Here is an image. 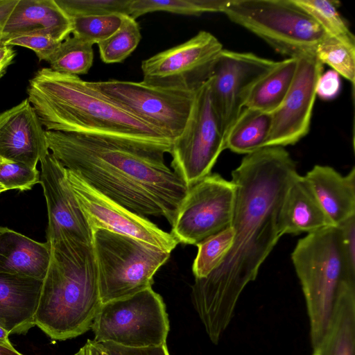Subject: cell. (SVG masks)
Wrapping results in <instances>:
<instances>
[{
    "label": "cell",
    "instance_id": "6da1fadb",
    "mask_svg": "<svg viewBox=\"0 0 355 355\" xmlns=\"http://www.w3.org/2000/svg\"><path fill=\"white\" fill-rule=\"evenodd\" d=\"M282 146H266L245 155L232 173L236 201L231 224L233 244L220 265L195 278L191 302L211 341L218 344L245 287L284 234L281 210L297 175Z\"/></svg>",
    "mask_w": 355,
    "mask_h": 355
},
{
    "label": "cell",
    "instance_id": "7a4b0ae2",
    "mask_svg": "<svg viewBox=\"0 0 355 355\" xmlns=\"http://www.w3.org/2000/svg\"><path fill=\"white\" fill-rule=\"evenodd\" d=\"M49 152L88 185L140 216L171 225L189 187L164 159V147L110 136L45 130Z\"/></svg>",
    "mask_w": 355,
    "mask_h": 355
},
{
    "label": "cell",
    "instance_id": "3957f363",
    "mask_svg": "<svg viewBox=\"0 0 355 355\" xmlns=\"http://www.w3.org/2000/svg\"><path fill=\"white\" fill-rule=\"evenodd\" d=\"M27 93L45 130L110 136L171 151V140L78 76L42 68L29 80Z\"/></svg>",
    "mask_w": 355,
    "mask_h": 355
},
{
    "label": "cell",
    "instance_id": "277c9868",
    "mask_svg": "<svg viewBox=\"0 0 355 355\" xmlns=\"http://www.w3.org/2000/svg\"><path fill=\"white\" fill-rule=\"evenodd\" d=\"M49 243L34 320L51 339L61 341L90 330L102 302L92 244L70 239Z\"/></svg>",
    "mask_w": 355,
    "mask_h": 355
},
{
    "label": "cell",
    "instance_id": "5b68a950",
    "mask_svg": "<svg viewBox=\"0 0 355 355\" xmlns=\"http://www.w3.org/2000/svg\"><path fill=\"white\" fill-rule=\"evenodd\" d=\"M291 259L304 296L313 348L325 334L341 284L347 279H355V275L347 267L336 226L300 239Z\"/></svg>",
    "mask_w": 355,
    "mask_h": 355
},
{
    "label": "cell",
    "instance_id": "8992f818",
    "mask_svg": "<svg viewBox=\"0 0 355 355\" xmlns=\"http://www.w3.org/2000/svg\"><path fill=\"white\" fill-rule=\"evenodd\" d=\"M100 297L103 303L152 287L156 272L171 253L105 230L92 232Z\"/></svg>",
    "mask_w": 355,
    "mask_h": 355
},
{
    "label": "cell",
    "instance_id": "52a82bcc",
    "mask_svg": "<svg viewBox=\"0 0 355 355\" xmlns=\"http://www.w3.org/2000/svg\"><path fill=\"white\" fill-rule=\"evenodd\" d=\"M223 13L288 58L315 53L327 36L293 0H232Z\"/></svg>",
    "mask_w": 355,
    "mask_h": 355
},
{
    "label": "cell",
    "instance_id": "ba28073f",
    "mask_svg": "<svg viewBox=\"0 0 355 355\" xmlns=\"http://www.w3.org/2000/svg\"><path fill=\"white\" fill-rule=\"evenodd\" d=\"M97 343L142 348L166 344L169 320L162 297L152 287L103 303L91 329Z\"/></svg>",
    "mask_w": 355,
    "mask_h": 355
},
{
    "label": "cell",
    "instance_id": "9c48e42d",
    "mask_svg": "<svg viewBox=\"0 0 355 355\" xmlns=\"http://www.w3.org/2000/svg\"><path fill=\"white\" fill-rule=\"evenodd\" d=\"M112 101L173 141L184 130L197 90L153 85L144 81L91 82Z\"/></svg>",
    "mask_w": 355,
    "mask_h": 355
},
{
    "label": "cell",
    "instance_id": "30bf717a",
    "mask_svg": "<svg viewBox=\"0 0 355 355\" xmlns=\"http://www.w3.org/2000/svg\"><path fill=\"white\" fill-rule=\"evenodd\" d=\"M225 149V135L212 105L209 79L198 89L187 125L173 141L171 167L190 187L211 173Z\"/></svg>",
    "mask_w": 355,
    "mask_h": 355
},
{
    "label": "cell",
    "instance_id": "8fae6325",
    "mask_svg": "<svg viewBox=\"0 0 355 355\" xmlns=\"http://www.w3.org/2000/svg\"><path fill=\"white\" fill-rule=\"evenodd\" d=\"M236 191L232 180L210 173L189 187L171 225V233L179 243L197 245L230 227Z\"/></svg>",
    "mask_w": 355,
    "mask_h": 355
},
{
    "label": "cell",
    "instance_id": "7c38bea8",
    "mask_svg": "<svg viewBox=\"0 0 355 355\" xmlns=\"http://www.w3.org/2000/svg\"><path fill=\"white\" fill-rule=\"evenodd\" d=\"M223 45L200 31L189 40L142 61L144 82L156 86L197 90L207 81Z\"/></svg>",
    "mask_w": 355,
    "mask_h": 355
},
{
    "label": "cell",
    "instance_id": "4fadbf2b",
    "mask_svg": "<svg viewBox=\"0 0 355 355\" xmlns=\"http://www.w3.org/2000/svg\"><path fill=\"white\" fill-rule=\"evenodd\" d=\"M67 182L92 232L105 230L171 253L179 243L150 220L100 193L72 171L65 168Z\"/></svg>",
    "mask_w": 355,
    "mask_h": 355
},
{
    "label": "cell",
    "instance_id": "5bb4252c",
    "mask_svg": "<svg viewBox=\"0 0 355 355\" xmlns=\"http://www.w3.org/2000/svg\"><path fill=\"white\" fill-rule=\"evenodd\" d=\"M277 62L252 53L223 49L209 78L212 105L225 135L244 108L254 83Z\"/></svg>",
    "mask_w": 355,
    "mask_h": 355
},
{
    "label": "cell",
    "instance_id": "9a60e30c",
    "mask_svg": "<svg viewBox=\"0 0 355 355\" xmlns=\"http://www.w3.org/2000/svg\"><path fill=\"white\" fill-rule=\"evenodd\" d=\"M297 59V67L290 89L281 105L272 112L270 130L266 146L293 145L310 129L316 97V85L323 73V64L315 53Z\"/></svg>",
    "mask_w": 355,
    "mask_h": 355
},
{
    "label": "cell",
    "instance_id": "2e32d148",
    "mask_svg": "<svg viewBox=\"0 0 355 355\" xmlns=\"http://www.w3.org/2000/svg\"><path fill=\"white\" fill-rule=\"evenodd\" d=\"M40 180L46 198V241L70 239L92 244L91 230L65 175V168L49 152L40 160Z\"/></svg>",
    "mask_w": 355,
    "mask_h": 355
},
{
    "label": "cell",
    "instance_id": "e0dca14e",
    "mask_svg": "<svg viewBox=\"0 0 355 355\" xmlns=\"http://www.w3.org/2000/svg\"><path fill=\"white\" fill-rule=\"evenodd\" d=\"M49 152L45 130L26 98L0 113V157L32 168Z\"/></svg>",
    "mask_w": 355,
    "mask_h": 355
},
{
    "label": "cell",
    "instance_id": "ac0fdd59",
    "mask_svg": "<svg viewBox=\"0 0 355 355\" xmlns=\"http://www.w3.org/2000/svg\"><path fill=\"white\" fill-rule=\"evenodd\" d=\"M42 280L0 272V327L9 334H26L35 326Z\"/></svg>",
    "mask_w": 355,
    "mask_h": 355
},
{
    "label": "cell",
    "instance_id": "d6986e66",
    "mask_svg": "<svg viewBox=\"0 0 355 355\" xmlns=\"http://www.w3.org/2000/svg\"><path fill=\"white\" fill-rule=\"evenodd\" d=\"M335 226L355 216V168L343 176L329 166L315 165L304 176Z\"/></svg>",
    "mask_w": 355,
    "mask_h": 355
},
{
    "label": "cell",
    "instance_id": "ffe728a7",
    "mask_svg": "<svg viewBox=\"0 0 355 355\" xmlns=\"http://www.w3.org/2000/svg\"><path fill=\"white\" fill-rule=\"evenodd\" d=\"M72 19L55 0H17L3 26L0 40L33 31H47L60 41L72 33Z\"/></svg>",
    "mask_w": 355,
    "mask_h": 355
},
{
    "label": "cell",
    "instance_id": "44dd1931",
    "mask_svg": "<svg viewBox=\"0 0 355 355\" xmlns=\"http://www.w3.org/2000/svg\"><path fill=\"white\" fill-rule=\"evenodd\" d=\"M51 243L33 240L0 227V272L43 280L49 265Z\"/></svg>",
    "mask_w": 355,
    "mask_h": 355
},
{
    "label": "cell",
    "instance_id": "7402d4cb",
    "mask_svg": "<svg viewBox=\"0 0 355 355\" xmlns=\"http://www.w3.org/2000/svg\"><path fill=\"white\" fill-rule=\"evenodd\" d=\"M355 279L341 284L327 329L312 355H354Z\"/></svg>",
    "mask_w": 355,
    "mask_h": 355
},
{
    "label": "cell",
    "instance_id": "603a6c76",
    "mask_svg": "<svg viewBox=\"0 0 355 355\" xmlns=\"http://www.w3.org/2000/svg\"><path fill=\"white\" fill-rule=\"evenodd\" d=\"M281 221L284 234H309L335 226L322 209L304 177L299 174L285 196Z\"/></svg>",
    "mask_w": 355,
    "mask_h": 355
},
{
    "label": "cell",
    "instance_id": "cb8c5ba5",
    "mask_svg": "<svg viewBox=\"0 0 355 355\" xmlns=\"http://www.w3.org/2000/svg\"><path fill=\"white\" fill-rule=\"evenodd\" d=\"M297 59L288 58L277 62L274 67L251 88L244 107L273 112L284 100L295 73Z\"/></svg>",
    "mask_w": 355,
    "mask_h": 355
},
{
    "label": "cell",
    "instance_id": "d4e9b609",
    "mask_svg": "<svg viewBox=\"0 0 355 355\" xmlns=\"http://www.w3.org/2000/svg\"><path fill=\"white\" fill-rule=\"evenodd\" d=\"M272 123V113L244 107L228 130L225 148L248 155L263 148Z\"/></svg>",
    "mask_w": 355,
    "mask_h": 355
},
{
    "label": "cell",
    "instance_id": "484cf974",
    "mask_svg": "<svg viewBox=\"0 0 355 355\" xmlns=\"http://www.w3.org/2000/svg\"><path fill=\"white\" fill-rule=\"evenodd\" d=\"M93 62V44L75 36L62 41L48 61L53 71L78 76L87 73Z\"/></svg>",
    "mask_w": 355,
    "mask_h": 355
},
{
    "label": "cell",
    "instance_id": "4316f807",
    "mask_svg": "<svg viewBox=\"0 0 355 355\" xmlns=\"http://www.w3.org/2000/svg\"><path fill=\"white\" fill-rule=\"evenodd\" d=\"M228 0H132L129 15L136 19L146 13L164 11L187 15L223 12Z\"/></svg>",
    "mask_w": 355,
    "mask_h": 355
},
{
    "label": "cell",
    "instance_id": "83f0119b",
    "mask_svg": "<svg viewBox=\"0 0 355 355\" xmlns=\"http://www.w3.org/2000/svg\"><path fill=\"white\" fill-rule=\"evenodd\" d=\"M315 55L352 85L355 81V38L327 36L317 46Z\"/></svg>",
    "mask_w": 355,
    "mask_h": 355
},
{
    "label": "cell",
    "instance_id": "f1b7e54d",
    "mask_svg": "<svg viewBox=\"0 0 355 355\" xmlns=\"http://www.w3.org/2000/svg\"><path fill=\"white\" fill-rule=\"evenodd\" d=\"M234 235L230 226L197 245L198 252L192 266L195 278L207 277L220 265L232 248Z\"/></svg>",
    "mask_w": 355,
    "mask_h": 355
},
{
    "label": "cell",
    "instance_id": "f546056e",
    "mask_svg": "<svg viewBox=\"0 0 355 355\" xmlns=\"http://www.w3.org/2000/svg\"><path fill=\"white\" fill-rule=\"evenodd\" d=\"M141 39L139 24L136 19L126 15L121 27L97 44L100 58L107 64L121 62L136 49Z\"/></svg>",
    "mask_w": 355,
    "mask_h": 355
},
{
    "label": "cell",
    "instance_id": "4dcf8cb0",
    "mask_svg": "<svg viewBox=\"0 0 355 355\" xmlns=\"http://www.w3.org/2000/svg\"><path fill=\"white\" fill-rule=\"evenodd\" d=\"M293 1L309 14L328 36L342 38L354 37L337 10L338 2L328 0Z\"/></svg>",
    "mask_w": 355,
    "mask_h": 355
},
{
    "label": "cell",
    "instance_id": "1f68e13d",
    "mask_svg": "<svg viewBox=\"0 0 355 355\" xmlns=\"http://www.w3.org/2000/svg\"><path fill=\"white\" fill-rule=\"evenodd\" d=\"M125 15L113 13L105 15L72 18L73 36L93 45L98 44L113 35L122 25Z\"/></svg>",
    "mask_w": 355,
    "mask_h": 355
},
{
    "label": "cell",
    "instance_id": "d6a6232c",
    "mask_svg": "<svg viewBox=\"0 0 355 355\" xmlns=\"http://www.w3.org/2000/svg\"><path fill=\"white\" fill-rule=\"evenodd\" d=\"M71 19L120 13L129 15L132 0H55Z\"/></svg>",
    "mask_w": 355,
    "mask_h": 355
},
{
    "label": "cell",
    "instance_id": "836d02e7",
    "mask_svg": "<svg viewBox=\"0 0 355 355\" xmlns=\"http://www.w3.org/2000/svg\"><path fill=\"white\" fill-rule=\"evenodd\" d=\"M10 46H20L33 51L40 60L49 61L62 42L47 31H33L10 35L3 40Z\"/></svg>",
    "mask_w": 355,
    "mask_h": 355
},
{
    "label": "cell",
    "instance_id": "e575fe53",
    "mask_svg": "<svg viewBox=\"0 0 355 355\" xmlns=\"http://www.w3.org/2000/svg\"><path fill=\"white\" fill-rule=\"evenodd\" d=\"M40 172L23 164L6 161L0 164V184L6 190H30L40 183Z\"/></svg>",
    "mask_w": 355,
    "mask_h": 355
},
{
    "label": "cell",
    "instance_id": "d590c367",
    "mask_svg": "<svg viewBox=\"0 0 355 355\" xmlns=\"http://www.w3.org/2000/svg\"><path fill=\"white\" fill-rule=\"evenodd\" d=\"M340 232V243L349 271L355 275V216L336 226Z\"/></svg>",
    "mask_w": 355,
    "mask_h": 355
},
{
    "label": "cell",
    "instance_id": "8d00e7d4",
    "mask_svg": "<svg viewBox=\"0 0 355 355\" xmlns=\"http://www.w3.org/2000/svg\"><path fill=\"white\" fill-rule=\"evenodd\" d=\"M107 355H170L166 344L148 347L133 348L113 343H98Z\"/></svg>",
    "mask_w": 355,
    "mask_h": 355
},
{
    "label": "cell",
    "instance_id": "74e56055",
    "mask_svg": "<svg viewBox=\"0 0 355 355\" xmlns=\"http://www.w3.org/2000/svg\"><path fill=\"white\" fill-rule=\"evenodd\" d=\"M341 87L340 75L334 70L322 73L316 85V96L323 100H331L339 93Z\"/></svg>",
    "mask_w": 355,
    "mask_h": 355
},
{
    "label": "cell",
    "instance_id": "f35d334b",
    "mask_svg": "<svg viewBox=\"0 0 355 355\" xmlns=\"http://www.w3.org/2000/svg\"><path fill=\"white\" fill-rule=\"evenodd\" d=\"M16 55L12 46L0 40V78L6 73L8 66Z\"/></svg>",
    "mask_w": 355,
    "mask_h": 355
},
{
    "label": "cell",
    "instance_id": "ab89813d",
    "mask_svg": "<svg viewBox=\"0 0 355 355\" xmlns=\"http://www.w3.org/2000/svg\"><path fill=\"white\" fill-rule=\"evenodd\" d=\"M74 355H107L101 345L94 340H87Z\"/></svg>",
    "mask_w": 355,
    "mask_h": 355
},
{
    "label": "cell",
    "instance_id": "60d3db41",
    "mask_svg": "<svg viewBox=\"0 0 355 355\" xmlns=\"http://www.w3.org/2000/svg\"><path fill=\"white\" fill-rule=\"evenodd\" d=\"M17 0H0V37L3 26Z\"/></svg>",
    "mask_w": 355,
    "mask_h": 355
},
{
    "label": "cell",
    "instance_id": "b9f144b4",
    "mask_svg": "<svg viewBox=\"0 0 355 355\" xmlns=\"http://www.w3.org/2000/svg\"><path fill=\"white\" fill-rule=\"evenodd\" d=\"M0 355H23L17 352L13 346H8L0 344Z\"/></svg>",
    "mask_w": 355,
    "mask_h": 355
},
{
    "label": "cell",
    "instance_id": "7bdbcfd3",
    "mask_svg": "<svg viewBox=\"0 0 355 355\" xmlns=\"http://www.w3.org/2000/svg\"><path fill=\"white\" fill-rule=\"evenodd\" d=\"M9 334L4 329L0 327V344L12 346V343L9 340Z\"/></svg>",
    "mask_w": 355,
    "mask_h": 355
},
{
    "label": "cell",
    "instance_id": "ee69618b",
    "mask_svg": "<svg viewBox=\"0 0 355 355\" xmlns=\"http://www.w3.org/2000/svg\"><path fill=\"white\" fill-rule=\"evenodd\" d=\"M6 161H8V160H6V159H3L0 157V164ZM4 191H6V190L0 184V193H1L2 192H4Z\"/></svg>",
    "mask_w": 355,
    "mask_h": 355
}]
</instances>
